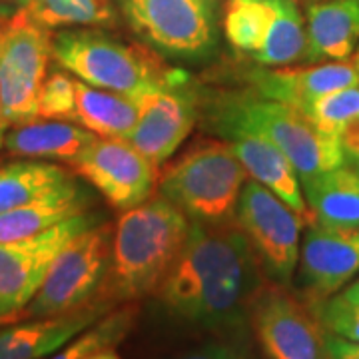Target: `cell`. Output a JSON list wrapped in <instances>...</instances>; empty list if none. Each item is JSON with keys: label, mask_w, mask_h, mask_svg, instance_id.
<instances>
[{"label": "cell", "mask_w": 359, "mask_h": 359, "mask_svg": "<svg viewBox=\"0 0 359 359\" xmlns=\"http://www.w3.org/2000/svg\"><path fill=\"white\" fill-rule=\"evenodd\" d=\"M190 228L192 219L162 194L122 212L112 231L110 264L98 299L120 306L156 294Z\"/></svg>", "instance_id": "obj_2"}, {"label": "cell", "mask_w": 359, "mask_h": 359, "mask_svg": "<svg viewBox=\"0 0 359 359\" xmlns=\"http://www.w3.org/2000/svg\"><path fill=\"white\" fill-rule=\"evenodd\" d=\"M98 136L84 126L66 120H34L13 126L4 136V150L11 156L30 160L74 162Z\"/></svg>", "instance_id": "obj_20"}, {"label": "cell", "mask_w": 359, "mask_h": 359, "mask_svg": "<svg viewBox=\"0 0 359 359\" xmlns=\"http://www.w3.org/2000/svg\"><path fill=\"white\" fill-rule=\"evenodd\" d=\"M50 58L48 28L22 13L0 18V100L11 126L39 120V94Z\"/></svg>", "instance_id": "obj_9"}, {"label": "cell", "mask_w": 359, "mask_h": 359, "mask_svg": "<svg viewBox=\"0 0 359 359\" xmlns=\"http://www.w3.org/2000/svg\"><path fill=\"white\" fill-rule=\"evenodd\" d=\"M248 80L259 96L294 106L304 112L309 104L335 90L359 84V70L353 62H320L309 68H254Z\"/></svg>", "instance_id": "obj_16"}, {"label": "cell", "mask_w": 359, "mask_h": 359, "mask_svg": "<svg viewBox=\"0 0 359 359\" xmlns=\"http://www.w3.org/2000/svg\"><path fill=\"white\" fill-rule=\"evenodd\" d=\"M44 28H110L118 22L114 0H0ZM8 13V14H11Z\"/></svg>", "instance_id": "obj_24"}, {"label": "cell", "mask_w": 359, "mask_h": 359, "mask_svg": "<svg viewBox=\"0 0 359 359\" xmlns=\"http://www.w3.org/2000/svg\"><path fill=\"white\" fill-rule=\"evenodd\" d=\"M74 182L65 168L42 160H18L0 166V214L39 200Z\"/></svg>", "instance_id": "obj_25"}, {"label": "cell", "mask_w": 359, "mask_h": 359, "mask_svg": "<svg viewBox=\"0 0 359 359\" xmlns=\"http://www.w3.org/2000/svg\"><path fill=\"white\" fill-rule=\"evenodd\" d=\"M302 114L323 134L341 138L344 132L359 120V84L321 96Z\"/></svg>", "instance_id": "obj_27"}, {"label": "cell", "mask_w": 359, "mask_h": 359, "mask_svg": "<svg viewBox=\"0 0 359 359\" xmlns=\"http://www.w3.org/2000/svg\"><path fill=\"white\" fill-rule=\"evenodd\" d=\"M266 276L236 224L192 222L190 236L156 290L160 304L180 320L204 327L236 325L248 318Z\"/></svg>", "instance_id": "obj_1"}, {"label": "cell", "mask_w": 359, "mask_h": 359, "mask_svg": "<svg viewBox=\"0 0 359 359\" xmlns=\"http://www.w3.org/2000/svg\"><path fill=\"white\" fill-rule=\"evenodd\" d=\"M353 65H355V68L359 70V52H358V56H355V60H353Z\"/></svg>", "instance_id": "obj_36"}, {"label": "cell", "mask_w": 359, "mask_h": 359, "mask_svg": "<svg viewBox=\"0 0 359 359\" xmlns=\"http://www.w3.org/2000/svg\"><path fill=\"white\" fill-rule=\"evenodd\" d=\"M212 120L214 128L233 126L268 138L290 158L299 180L346 164L341 138L323 134L294 106L264 98L257 92L222 96Z\"/></svg>", "instance_id": "obj_3"}, {"label": "cell", "mask_w": 359, "mask_h": 359, "mask_svg": "<svg viewBox=\"0 0 359 359\" xmlns=\"http://www.w3.org/2000/svg\"><path fill=\"white\" fill-rule=\"evenodd\" d=\"M116 306L92 302L84 308L28 321H14L0 327V359H44L74 339Z\"/></svg>", "instance_id": "obj_17"}, {"label": "cell", "mask_w": 359, "mask_h": 359, "mask_svg": "<svg viewBox=\"0 0 359 359\" xmlns=\"http://www.w3.org/2000/svg\"><path fill=\"white\" fill-rule=\"evenodd\" d=\"M90 196L78 182H70L54 192L32 200L28 204L0 214V244L18 242L40 231L50 230L52 226L66 219L90 212Z\"/></svg>", "instance_id": "obj_21"}, {"label": "cell", "mask_w": 359, "mask_h": 359, "mask_svg": "<svg viewBox=\"0 0 359 359\" xmlns=\"http://www.w3.org/2000/svg\"><path fill=\"white\" fill-rule=\"evenodd\" d=\"M98 222L100 216L86 212L36 236L0 244V323L20 320L65 245Z\"/></svg>", "instance_id": "obj_13"}, {"label": "cell", "mask_w": 359, "mask_h": 359, "mask_svg": "<svg viewBox=\"0 0 359 359\" xmlns=\"http://www.w3.org/2000/svg\"><path fill=\"white\" fill-rule=\"evenodd\" d=\"M248 182L242 162L226 140L205 138L162 168L160 194L198 224H226Z\"/></svg>", "instance_id": "obj_4"}, {"label": "cell", "mask_w": 359, "mask_h": 359, "mask_svg": "<svg viewBox=\"0 0 359 359\" xmlns=\"http://www.w3.org/2000/svg\"><path fill=\"white\" fill-rule=\"evenodd\" d=\"M88 359H122L118 353H116V349H106V351H100V353H96V355H92Z\"/></svg>", "instance_id": "obj_35"}, {"label": "cell", "mask_w": 359, "mask_h": 359, "mask_svg": "<svg viewBox=\"0 0 359 359\" xmlns=\"http://www.w3.org/2000/svg\"><path fill=\"white\" fill-rule=\"evenodd\" d=\"M52 58L90 86L130 98L168 72L154 54L98 28H60L52 34Z\"/></svg>", "instance_id": "obj_5"}, {"label": "cell", "mask_w": 359, "mask_h": 359, "mask_svg": "<svg viewBox=\"0 0 359 359\" xmlns=\"http://www.w3.org/2000/svg\"><path fill=\"white\" fill-rule=\"evenodd\" d=\"M39 120L76 122V78L65 68L50 70L39 94Z\"/></svg>", "instance_id": "obj_28"}, {"label": "cell", "mask_w": 359, "mask_h": 359, "mask_svg": "<svg viewBox=\"0 0 359 359\" xmlns=\"http://www.w3.org/2000/svg\"><path fill=\"white\" fill-rule=\"evenodd\" d=\"M178 359H244V355L238 347L230 344H205Z\"/></svg>", "instance_id": "obj_30"}, {"label": "cell", "mask_w": 359, "mask_h": 359, "mask_svg": "<svg viewBox=\"0 0 359 359\" xmlns=\"http://www.w3.org/2000/svg\"><path fill=\"white\" fill-rule=\"evenodd\" d=\"M325 351L327 359H359V344L344 339L332 332H327L325 337Z\"/></svg>", "instance_id": "obj_31"}, {"label": "cell", "mask_w": 359, "mask_h": 359, "mask_svg": "<svg viewBox=\"0 0 359 359\" xmlns=\"http://www.w3.org/2000/svg\"><path fill=\"white\" fill-rule=\"evenodd\" d=\"M236 224L252 245L266 280L283 285L292 282L299 264V238L308 226L306 219L278 194L256 180H248L236 208Z\"/></svg>", "instance_id": "obj_11"}, {"label": "cell", "mask_w": 359, "mask_h": 359, "mask_svg": "<svg viewBox=\"0 0 359 359\" xmlns=\"http://www.w3.org/2000/svg\"><path fill=\"white\" fill-rule=\"evenodd\" d=\"M216 130L219 136L230 144L233 154L242 162L248 178L256 180L268 190L278 194L285 204L294 208L295 212L306 219L308 226L313 222L308 202L304 198L299 174L290 162V158L283 154L276 144H271L268 138L259 136L252 130L233 128V126Z\"/></svg>", "instance_id": "obj_18"}, {"label": "cell", "mask_w": 359, "mask_h": 359, "mask_svg": "<svg viewBox=\"0 0 359 359\" xmlns=\"http://www.w3.org/2000/svg\"><path fill=\"white\" fill-rule=\"evenodd\" d=\"M359 44V0H325L309 6L306 20L308 62L347 60Z\"/></svg>", "instance_id": "obj_19"}, {"label": "cell", "mask_w": 359, "mask_h": 359, "mask_svg": "<svg viewBox=\"0 0 359 359\" xmlns=\"http://www.w3.org/2000/svg\"><path fill=\"white\" fill-rule=\"evenodd\" d=\"M112 231L110 224L98 222L72 238L54 259L39 294L20 318H50L96 302L108 273Z\"/></svg>", "instance_id": "obj_7"}, {"label": "cell", "mask_w": 359, "mask_h": 359, "mask_svg": "<svg viewBox=\"0 0 359 359\" xmlns=\"http://www.w3.org/2000/svg\"><path fill=\"white\" fill-rule=\"evenodd\" d=\"M299 282L309 302L335 295L359 271V228H337L311 222L299 250Z\"/></svg>", "instance_id": "obj_15"}, {"label": "cell", "mask_w": 359, "mask_h": 359, "mask_svg": "<svg viewBox=\"0 0 359 359\" xmlns=\"http://www.w3.org/2000/svg\"><path fill=\"white\" fill-rule=\"evenodd\" d=\"M76 114L80 126L98 138L128 140L138 120V106L130 96L90 86L76 78Z\"/></svg>", "instance_id": "obj_23"}, {"label": "cell", "mask_w": 359, "mask_h": 359, "mask_svg": "<svg viewBox=\"0 0 359 359\" xmlns=\"http://www.w3.org/2000/svg\"><path fill=\"white\" fill-rule=\"evenodd\" d=\"M8 120H6V116H4V108H2V100H0V148L4 146V136H6V132H8Z\"/></svg>", "instance_id": "obj_34"}, {"label": "cell", "mask_w": 359, "mask_h": 359, "mask_svg": "<svg viewBox=\"0 0 359 359\" xmlns=\"http://www.w3.org/2000/svg\"><path fill=\"white\" fill-rule=\"evenodd\" d=\"M132 100L138 106V120L128 142L156 168L164 166L192 134L200 116V100L190 76L168 70Z\"/></svg>", "instance_id": "obj_12"}, {"label": "cell", "mask_w": 359, "mask_h": 359, "mask_svg": "<svg viewBox=\"0 0 359 359\" xmlns=\"http://www.w3.org/2000/svg\"><path fill=\"white\" fill-rule=\"evenodd\" d=\"M134 34L170 58L210 56L219 36L218 0H114Z\"/></svg>", "instance_id": "obj_6"}, {"label": "cell", "mask_w": 359, "mask_h": 359, "mask_svg": "<svg viewBox=\"0 0 359 359\" xmlns=\"http://www.w3.org/2000/svg\"><path fill=\"white\" fill-rule=\"evenodd\" d=\"M323 327L344 339L359 344V304L349 302L341 294L316 304Z\"/></svg>", "instance_id": "obj_29"}, {"label": "cell", "mask_w": 359, "mask_h": 359, "mask_svg": "<svg viewBox=\"0 0 359 359\" xmlns=\"http://www.w3.org/2000/svg\"><path fill=\"white\" fill-rule=\"evenodd\" d=\"M341 146H344V154L346 162L351 164L359 172V120L353 122L341 136Z\"/></svg>", "instance_id": "obj_32"}, {"label": "cell", "mask_w": 359, "mask_h": 359, "mask_svg": "<svg viewBox=\"0 0 359 359\" xmlns=\"http://www.w3.org/2000/svg\"><path fill=\"white\" fill-rule=\"evenodd\" d=\"M313 222L337 228H359V172L351 164L302 180Z\"/></svg>", "instance_id": "obj_22"}, {"label": "cell", "mask_w": 359, "mask_h": 359, "mask_svg": "<svg viewBox=\"0 0 359 359\" xmlns=\"http://www.w3.org/2000/svg\"><path fill=\"white\" fill-rule=\"evenodd\" d=\"M136 302L120 304V308H112L104 313L98 321L70 339L62 349H58L48 359H88L106 349H116V346L126 339L138 320Z\"/></svg>", "instance_id": "obj_26"}, {"label": "cell", "mask_w": 359, "mask_h": 359, "mask_svg": "<svg viewBox=\"0 0 359 359\" xmlns=\"http://www.w3.org/2000/svg\"><path fill=\"white\" fill-rule=\"evenodd\" d=\"M70 166L120 212L146 202L158 180V168L122 138H96Z\"/></svg>", "instance_id": "obj_14"}, {"label": "cell", "mask_w": 359, "mask_h": 359, "mask_svg": "<svg viewBox=\"0 0 359 359\" xmlns=\"http://www.w3.org/2000/svg\"><path fill=\"white\" fill-rule=\"evenodd\" d=\"M341 295H344L346 299H349V302H355V304H359V278L353 283H349L346 290L341 292Z\"/></svg>", "instance_id": "obj_33"}, {"label": "cell", "mask_w": 359, "mask_h": 359, "mask_svg": "<svg viewBox=\"0 0 359 359\" xmlns=\"http://www.w3.org/2000/svg\"><path fill=\"white\" fill-rule=\"evenodd\" d=\"M222 30L233 50L257 65L306 58V20L294 0H226Z\"/></svg>", "instance_id": "obj_8"}, {"label": "cell", "mask_w": 359, "mask_h": 359, "mask_svg": "<svg viewBox=\"0 0 359 359\" xmlns=\"http://www.w3.org/2000/svg\"><path fill=\"white\" fill-rule=\"evenodd\" d=\"M248 318L268 359H327V330L316 304L306 295L290 292L283 283L264 280Z\"/></svg>", "instance_id": "obj_10"}]
</instances>
